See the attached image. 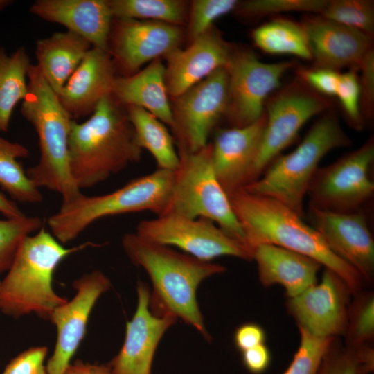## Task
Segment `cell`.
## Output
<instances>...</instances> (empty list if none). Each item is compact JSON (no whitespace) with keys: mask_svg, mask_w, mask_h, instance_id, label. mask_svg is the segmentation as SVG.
<instances>
[{"mask_svg":"<svg viewBox=\"0 0 374 374\" xmlns=\"http://www.w3.org/2000/svg\"><path fill=\"white\" fill-rule=\"evenodd\" d=\"M28 154L24 145L0 136V186L15 200L39 204L43 201V196L18 161Z\"/></svg>","mask_w":374,"mask_h":374,"instance_id":"obj_30","label":"cell"},{"mask_svg":"<svg viewBox=\"0 0 374 374\" xmlns=\"http://www.w3.org/2000/svg\"><path fill=\"white\" fill-rule=\"evenodd\" d=\"M175 177V170L157 168L108 193L82 194L71 202L62 203L47 219L48 226L60 243L66 244L105 217L145 211L160 215L168 202Z\"/></svg>","mask_w":374,"mask_h":374,"instance_id":"obj_7","label":"cell"},{"mask_svg":"<svg viewBox=\"0 0 374 374\" xmlns=\"http://www.w3.org/2000/svg\"><path fill=\"white\" fill-rule=\"evenodd\" d=\"M91 47L86 39L69 30L37 40L36 65L57 95Z\"/></svg>","mask_w":374,"mask_h":374,"instance_id":"obj_26","label":"cell"},{"mask_svg":"<svg viewBox=\"0 0 374 374\" xmlns=\"http://www.w3.org/2000/svg\"><path fill=\"white\" fill-rule=\"evenodd\" d=\"M109 279L93 271L75 280V296L57 307L49 319L57 330L54 351L48 359L47 374H63L86 332L90 314L99 297L111 287Z\"/></svg>","mask_w":374,"mask_h":374,"instance_id":"obj_15","label":"cell"},{"mask_svg":"<svg viewBox=\"0 0 374 374\" xmlns=\"http://www.w3.org/2000/svg\"><path fill=\"white\" fill-rule=\"evenodd\" d=\"M236 0H195L188 16V37L191 42L204 33L219 17L235 10Z\"/></svg>","mask_w":374,"mask_h":374,"instance_id":"obj_37","label":"cell"},{"mask_svg":"<svg viewBox=\"0 0 374 374\" xmlns=\"http://www.w3.org/2000/svg\"><path fill=\"white\" fill-rule=\"evenodd\" d=\"M308 218L330 249L354 268L364 281L374 275V240L363 210L338 213L308 207Z\"/></svg>","mask_w":374,"mask_h":374,"instance_id":"obj_17","label":"cell"},{"mask_svg":"<svg viewBox=\"0 0 374 374\" xmlns=\"http://www.w3.org/2000/svg\"><path fill=\"white\" fill-rule=\"evenodd\" d=\"M26 48H17L8 55L0 48V132H7L16 105L28 92V71L30 65Z\"/></svg>","mask_w":374,"mask_h":374,"instance_id":"obj_28","label":"cell"},{"mask_svg":"<svg viewBox=\"0 0 374 374\" xmlns=\"http://www.w3.org/2000/svg\"><path fill=\"white\" fill-rule=\"evenodd\" d=\"M29 10L82 36L93 47L108 52L113 17L107 0H36Z\"/></svg>","mask_w":374,"mask_h":374,"instance_id":"obj_23","label":"cell"},{"mask_svg":"<svg viewBox=\"0 0 374 374\" xmlns=\"http://www.w3.org/2000/svg\"><path fill=\"white\" fill-rule=\"evenodd\" d=\"M265 125L264 113L249 125L219 130L211 143L213 168L229 197L247 184Z\"/></svg>","mask_w":374,"mask_h":374,"instance_id":"obj_20","label":"cell"},{"mask_svg":"<svg viewBox=\"0 0 374 374\" xmlns=\"http://www.w3.org/2000/svg\"><path fill=\"white\" fill-rule=\"evenodd\" d=\"M13 2L12 0H0V12L13 3Z\"/></svg>","mask_w":374,"mask_h":374,"instance_id":"obj_47","label":"cell"},{"mask_svg":"<svg viewBox=\"0 0 374 374\" xmlns=\"http://www.w3.org/2000/svg\"><path fill=\"white\" fill-rule=\"evenodd\" d=\"M87 242L66 248L42 226L24 238L8 273L0 280V310L14 318L34 313L49 319L53 311L68 300L53 290L55 270L68 256L90 246Z\"/></svg>","mask_w":374,"mask_h":374,"instance_id":"obj_4","label":"cell"},{"mask_svg":"<svg viewBox=\"0 0 374 374\" xmlns=\"http://www.w3.org/2000/svg\"><path fill=\"white\" fill-rule=\"evenodd\" d=\"M229 76L221 68L185 92L172 98V130L178 153L196 152L208 142V136L226 114Z\"/></svg>","mask_w":374,"mask_h":374,"instance_id":"obj_13","label":"cell"},{"mask_svg":"<svg viewBox=\"0 0 374 374\" xmlns=\"http://www.w3.org/2000/svg\"><path fill=\"white\" fill-rule=\"evenodd\" d=\"M116 70L107 51L91 47L57 95L73 120L89 116L112 95Z\"/></svg>","mask_w":374,"mask_h":374,"instance_id":"obj_22","label":"cell"},{"mask_svg":"<svg viewBox=\"0 0 374 374\" xmlns=\"http://www.w3.org/2000/svg\"><path fill=\"white\" fill-rule=\"evenodd\" d=\"M0 213L8 219L25 215L12 200L8 199L1 193H0Z\"/></svg>","mask_w":374,"mask_h":374,"instance_id":"obj_46","label":"cell"},{"mask_svg":"<svg viewBox=\"0 0 374 374\" xmlns=\"http://www.w3.org/2000/svg\"><path fill=\"white\" fill-rule=\"evenodd\" d=\"M180 26L164 22L113 17L108 52L121 76L131 75L145 63L179 48Z\"/></svg>","mask_w":374,"mask_h":374,"instance_id":"obj_14","label":"cell"},{"mask_svg":"<svg viewBox=\"0 0 374 374\" xmlns=\"http://www.w3.org/2000/svg\"><path fill=\"white\" fill-rule=\"evenodd\" d=\"M339 74L335 70L315 66L301 68L297 71L299 80L316 93L328 96L336 95Z\"/></svg>","mask_w":374,"mask_h":374,"instance_id":"obj_41","label":"cell"},{"mask_svg":"<svg viewBox=\"0 0 374 374\" xmlns=\"http://www.w3.org/2000/svg\"><path fill=\"white\" fill-rule=\"evenodd\" d=\"M294 64L293 61L262 62L250 50L233 48L226 67L229 100L225 116L232 127H244L258 121L265 113L268 97Z\"/></svg>","mask_w":374,"mask_h":374,"instance_id":"obj_12","label":"cell"},{"mask_svg":"<svg viewBox=\"0 0 374 374\" xmlns=\"http://www.w3.org/2000/svg\"><path fill=\"white\" fill-rule=\"evenodd\" d=\"M63 374H113L109 365L85 363L80 360L70 364Z\"/></svg>","mask_w":374,"mask_h":374,"instance_id":"obj_45","label":"cell"},{"mask_svg":"<svg viewBox=\"0 0 374 374\" xmlns=\"http://www.w3.org/2000/svg\"><path fill=\"white\" fill-rule=\"evenodd\" d=\"M135 233L144 240L177 247L206 262L224 256L253 260V251L243 242L229 235L213 222L204 218L158 215L140 221Z\"/></svg>","mask_w":374,"mask_h":374,"instance_id":"obj_11","label":"cell"},{"mask_svg":"<svg viewBox=\"0 0 374 374\" xmlns=\"http://www.w3.org/2000/svg\"><path fill=\"white\" fill-rule=\"evenodd\" d=\"M229 198L243 231L244 242L252 251L261 244L295 251L335 273L346 284L351 295L362 291L364 280L360 274L337 256L321 234L294 211L276 199L242 188Z\"/></svg>","mask_w":374,"mask_h":374,"instance_id":"obj_2","label":"cell"},{"mask_svg":"<svg viewBox=\"0 0 374 374\" xmlns=\"http://www.w3.org/2000/svg\"><path fill=\"white\" fill-rule=\"evenodd\" d=\"M255 45L265 53L290 55L312 60L305 30L301 24L284 19H274L252 32Z\"/></svg>","mask_w":374,"mask_h":374,"instance_id":"obj_29","label":"cell"},{"mask_svg":"<svg viewBox=\"0 0 374 374\" xmlns=\"http://www.w3.org/2000/svg\"><path fill=\"white\" fill-rule=\"evenodd\" d=\"M349 304L348 323L344 334L346 346L357 348L371 344L374 337V296L373 292L360 291Z\"/></svg>","mask_w":374,"mask_h":374,"instance_id":"obj_32","label":"cell"},{"mask_svg":"<svg viewBox=\"0 0 374 374\" xmlns=\"http://www.w3.org/2000/svg\"><path fill=\"white\" fill-rule=\"evenodd\" d=\"M22 116L38 136L39 159L26 173L38 188L59 193L62 203L82 193L75 186L69 170L68 141L72 118L62 105L36 64L28 71V92L21 108Z\"/></svg>","mask_w":374,"mask_h":374,"instance_id":"obj_5","label":"cell"},{"mask_svg":"<svg viewBox=\"0 0 374 374\" xmlns=\"http://www.w3.org/2000/svg\"><path fill=\"white\" fill-rule=\"evenodd\" d=\"M233 48L214 26L166 55L165 82L169 97L175 98L214 71L226 68Z\"/></svg>","mask_w":374,"mask_h":374,"instance_id":"obj_19","label":"cell"},{"mask_svg":"<svg viewBox=\"0 0 374 374\" xmlns=\"http://www.w3.org/2000/svg\"><path fill=\"white\" fill-rule=\"evenodd\" d=\"M315 374H360L353 350L335 337L325 353Z\"/></svg>","mask_w":374,"mask_h":374,"instance_id":"obj_39","label":"cell"},{"mask_svg":"<svg viewBox=\"0 0 374 374\" xmlns=\"http://www.w3.org/2000/svg\"><path fill=\"white\" fill-rule=\"evenodd\" d=\"M137 306L126 323L123 344L109 366L113 374H150L157 347L177 318L158 315L150 309V293L146 285L137 287Z\"/></svg>","mask_w":374,"mask_h":374,"instance_id":"obj_18","label":"cell"},{"mask_svg":"<svg viewBox=\"0 0 374 374\" xmlns=\"http://www.w3.org/2000/svg\"><path fill=\"white\" fill-rule=\"evenodd\" d=\"M121 243L131 262L144 269L150 278L151 310L158 315L179 318L209 339L197 301V290L204 280L224 272L226 267L148 241L135 232L125 234Z\"/></svg>","mask_w":374,"mask_h":374,"instance_id":"obj_1","label":"cell"},{"mask_svg":"<svg viewBox=\"0 0 374 374\" xmlns=\"http://www.w3.org/2000/svg\"><path fill=\"white\" fill-rule=\"evenodd\" d=\"M374 140L319 168L310 184L308 207L338 213L362 210L373 197Z\"/></svg>","mask_w":374,"mask_h":374,"instance_id":"obj_9","label":"cell"},{"mask_svg":"<svg viewBox=\"0 0 374 374\" xmlns=\"http://www.w3.org/2000/svg\"><path fill=\"white\" fill-rule=\"evenodd\" d=\"M113 17L156 21L180 26L188 18L181 0H107Z\"/></svg>","mask_w":374,"mask_h":374,"instance_id":"obj_31","label":"cell"},{"mask_svg":"<svg viewBox=\"0 0 374 374\" xmlns=\"http://www.w3.org/2000/svg\"><path fill=\"white\" fill-rule=\"evenodd\" d=\"M326 0H249L239 3L235 10L247 17H260L286 12H305L320 15Z\"/></svg>","mask_w":374,"mask_h":374,"instance_id":"obj_35","label":"cell"},{"mask_svg":"<svg viewBox=\"0 0 374 374\" xmlns=\"http://www.w3.org/2000/svg\"><path fill=\"white\" fill-rule=\"evenodd\" d=\"M125 109L139 147L152 154L158 168L175 170L179 154L166 125L143 108L130 105Z\"/></svg>","mask_w":374,"mask_h":374,"instance_id":"obj_27","label":"cell"},{"mask_svg":"<svg viewBox=\"0 0 374 374\" xmlns=\"http://www.w3.org/2000/svg\"><path fill=\"white\" fill-rule=\"evenodd\" d=\"M301 24L315 67L337 71L347 66L358 69L366 53L372 48L370 36L320 15L305 16Z\"/></svg>","mask_w":374,"mask_h":374,"instance_id":"obj_21","label":"cell"},{"mask_svg":"<svg viewBox=\"0 0 374 374\" xmlns=\"http://www.w3.org/2000/svg\"><path fill=\"white\" fill-rule=\"evenodd\" d=\"M350 292L344 281L325 269L319 283L288 298L287 310L298 327L310 335L330 338L344 335Z\"/></svg>","mask_w":374,"mask_h":374,"instance_id":"obj_16","label":"cell"},{"mask_svg":"<svg viewBox=\"0 0 374 374\" xmlns=\"http://www.w3.org/2000/svg\"><path fill=\"white\" fill-rule=\"evenodd\" d=\"M360 87V110L362 118H371L374 106V51L371 48L362 60L359 68Z\"/></svg>","mask_w":374,"mask_h":374,"instance_id":"obj_42","label":"cell"},{"mask_svg":"<svg viewBox=\"0 0 374 374\" xmlns=\"http://www.w3.org/2000/svg\"><path fill=\"white\" fill-rule=\"evenodd\" d=\"M179 154L174 185L161 215L211 220L244 244L243 231L230 198L213 168L211 143L196 152Z\"/></svg>","mask_w":374,"mask_h":374,"instance_id":"obj_8","label":"cell"},{"mask_svg":"<svg viewBox=\"0 0 374 374\" xmlns=\"http://www.w3.org/2000/svg\"><path fill=\"white\" fill-rule=\"evenodd\" d=\"M71 177L80 189L89 188L141 158L125 107L112 95L103 98L89 118L73 120L68 141Z\"/></svg>","mask_w":374,"mask_h":374,"instance_id":"obj_3","label":"cell"},{"mask_svg":"<svg viewBox=\"0 0 374 374\" xmlns=\"http://www.w3.org/2000/svg\"><path fill=\"white\" fill-rule=\"evenodd\" d=\"M266 333L262 326L254 323H246L234 333V344L241 352L265 343Z\"/></svg>","mask_w":374,"mask_h":374,"instance_id":"obj_43","label":"cell"},{"mask_svg":"<svg viewBox=\"0 0 374 374\" xmlns=\"http://www.w3.org/2000/svg\"><path fill=\"white\" fill-rule=\"evenodd\" d=\"M351 144L337 116L326 112L292 152L278 156L258 179L242 188L276 199L303 217L304 198L319 162L332 150Z\"/></svg>","mask_w":374,"mask_h":374,"instance_id":"obj_6","label":"cell"},{"mask_svg":"<svg viewBox=\"0 0 374 374\" xmlns=\"http://www.w3.org/2000/svg\"><path fill=\"white\" fill-rule=\"evenodd\" d=\"M242 353V363L246 369L252 374H261L269 368L271 354L265 344H260Z\"/></svg>","mask_w":374,"mask_h":374,"instance_id":"obj_44","label":"cell"},{"mask_svg":"<svg viewBox=\"0 0 374 374\" xmlns=\"http://www.w3.org/2000/svg\"><path fill=\"white\" fill-rule=\"evenodd\" d=\"M260 283L265 287L282 285L287 298L294 297L317 283L321 265L295 251L270 244L253 250Z\"/></svg>","mask_w":374,"mask_h":374,"instance_id":"obj_24","label":"cell"},{"mask_svg":"<svg viewBox=\"0 0 374 374\" xmlns=\"http://www.w3.org/2000/svg\"><path fill=\"white\" fill-rule=\"evenodd\" d=\"M341 105L350 123L357 130H362L364 120L360 110V87L355 71L339 74L336 92Z\"/></svg>","mask_w":374,"mask_h":374,"instance_id":"obj_38","label":"cell"},{"mask_svg":"<svg viewBox=\"0 0 374 374\" xmlns=\"http://www.w3.org/2000/svg\"><path fill=\"white\" fill-rule=\"evenodd\" d=\"M47 353L44 346L29 348L14 357L1 374H47L44 366Z\"/></svg>","mask_w":374,"mask_h":374,"instance_id":"obj_40","label":"cell"},{"mask_svg":"<svg viewBox=\"0 0 374 374\" xmlns=\"http://www.w3.org/2000/svg\"><path fill=\"white\" fill-rule=\"evenodd\" d=\"M320 15L328 20L360 31L371 37L373 35V1L368 0L328 1Z\"/></svg>","mask_w":374,"mask_h":374,"instance_id":"obj_33","label":"cell"},{"mask_svg":"<svg viewBox=\"0 0 374 374\" xmlns=\"http://www.w3.org/2000/svg\"><path fill=\"white\" fill-rule=\"evenodd\" d=\"M266 103L265 128L247 185L262 175L295 139L305 123L326 112L330 105L326 98L307 87L301 80L286 86Z\"/></svg>","mask_w":374,"mask_h":374,"instance_id":"obj_10","label":"cell"},{"mask_svg":"<svg viewBox=\"0 0 374 374\" xmlns=\"http://www.w3.org/2000/svg\"><path fill=\"white\" fill-rule=\"evenodd\" d=\"M37 216H26L0 220V274L8 271L17 248L26 236L43 226Z\"/></svg>","mask_w":374,"mask_h":374,"instance_id":"obj_34","label":"cell"},{"mask_svg":"<svg viewBox=\"0 0 374 374\" xmlns=\"http://www.w3.org/2000/svg\"><path fill=\"white\" fill-rule=\"evenodd\" d=\"M112 96L123 106H136L152 114L166 125L173 127L171 105L165 82V65L158 58L128 75H118Z\"/></svg>","mask_w":374,"mask_h":374,"instance_id":"obj_25","label":"cell"},{"mask_svg":"<svg viewBox=\"0 0 374 374\" xmlns=\"http://www.w3.org/2000/svg\"><path fill=\"white\" fill-rule=\"evenodd\" d=\"M300 344L293 359L283 374H315L335 337L321 338L299 328Z\"/></svg>","mask_w":374,"mask_h":374,"instance_id":"obj_36","label":"cell"},{"mask_svg":"<svg viewBox=\"0 0 374 374\" xmlns=\"http://www.w3.org/2000/svg\"><path fill=\"white\" fill-rule=\"evenodd\" d=\"M0 48H1V46H0Z\"/></svg>","mask_w":374,"mask_h":374,"instance_id":"obj_48","label":"cell"}]
</instances>
